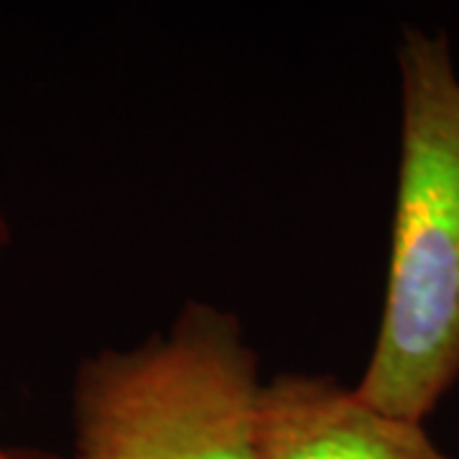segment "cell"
<instances>
[{"label": "cell", "mask_w": 459, "mask_h": 459, "mask_svg": "<svg viewBox=\"0 0 459 459\" xmlns=\"http://www.w3.org/2000/svg\"><path fill=\"white\" fill-rule=\"evenodd\" d=\"M401 151L383 312L355 383L421 421L459 380V69L449 36L406 26L395 49Z\"/></svg>", "instance_id": "obj_1"}, {"label": "cell", "mask_w": 459, "mask_h": 459, "mask_svg": "<svg viewBox=\"0 0 459 459\" xmlns=\"http://www.w3.org/2000/svg\"><path fill=\"white\" fill-rule=\"evenodd\" d=\"M263 377L235 314L189 301L164 334L74 377V459H255Z\"/></svg>", "instance_id": "obj_2"}, {"label": "cell", "mask_w": 459, "mask_h": 459, "mask_svg": "<svg viewBox=\"0 0 459 459\" xmlns=\"http://www.w3.org/2000/svg\"><path fill=\"white\" fill-rule=\"evenodd\" d=\"M255 459H455L427 424L385 413L329 376L263 380Z\"/></svg>", "instance_id": "obj_3"}, {"label": "cell", "mask_w": 459, "mask_h": 459, "mask_svg": "<svg viewBox=\"0 0 459 459\" xmlns=\"http://www.w3.org/2000/svg\"><path fill=\"white\" fill-rule=\"evenodd\" d=\"M0 459H56L44 452H33V449H11L0 444Z\"/></svg>", "instance_id": "obj_4"}, {"label": "cell", "mask_w": 459, "mask_h": 459, "mask_svg": "<svg viewBox=\"0 0 459 459\" xmlns=\"http://www.w3.org/2000/svg\"><path fill=\"white\" fill-rule=\"evenodd\" d=\"M8 238H11V230H8V222H5V214L0 210V253H3V247L8 246Z\"/></svg>", "instance_id": "obj_5"}]
</instances>
